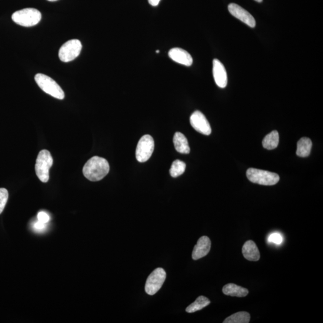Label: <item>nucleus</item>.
I'll return each instance as SVG.
<instances>
[{"instance_id": "1", "label": "nucleus", "mask_w": 323, "mask_h": 323, "mask_svg": "<svg viewBox=\"0 0 323 323\" xmlns=\"http://www.w3.org/2000/svg\"><path fill=\"white\" fill-rule=\"evenodd\" d=\"M110 165L104 158L94 156L86 163L83 168V175L91 182L101 181L109 174Z\"/></svg>"}, {"instance_id": "2", "label": "nucleus", "mask_w": 323, "mask_h": 323, "mask_svg": "<svg viewBox=\"0 0 323 323\" xmlns=\"http://www.w3.org/2000/svg\"><path fill=\"white\" fill-rule=\"evenodd\" d=\"M12 19L18 25L30 27L38 24L41 21L42 13L38 9L26 8L15 12Z\"/></svg>"}, {"instance_id": "3", "label": "nucleus", "mask_w": 323, "mask_h": 323, "mask_svg": "<svg viewBox=\"0 0 323 323\" xmlns=\"http://www.w3.org/2000/svg\"><path fill=\"white\" fill-rule=\"evenodd\" d=\"M35 81L43 91L56 99L65 98L64 92L54 80L45 75L39 74L35 76Z\"/></svg>"}, {"instance_id": "4", "label": "nucleus", "mask_w": 323, "mask_h": 323, "mask_svg": "<svg viewBox=\"0 0 323 323\" xmlns=\"http://www.w3.org/2000/svg\"><path fill=\"white\" fill-rule=\"evenodd\" d=\"M53 158L51 153L47 150H43L39 153L35 166V173L40 181L47 183L49 180V169L53 165Z\"/></svg>"}, {"instance_id": "5", "label": "nucleus", "mask_w": 323, "mask_h": 323, "mask_svg": "<svg viewBox=\"0 0 323 323\" xmlns=\"http://www.w3.org/2000/svg\"><path fill=\"white\" fill-rule=\"evenodd\" d=\"M247 176L249 181L261 185H275L279 181V176L274 172L256 168H249Z\"/></svg>"}, {"instance_id": "6", "label": "nucleus", "mask_w": 323, "mask_h": 323, "mask_svg": "<svg viewBox=\"0 0 323 323\" xmlns=\"http://www.w3.org/2000/svg\"><path fill=\"white\" fill-rule=\"evenodd\" d=\"M82 45L77 39L70 40L64 43L59 51V58L61 61L68 62L78 58L81 53Z\"/></svg>"}, {"instance_id": "7", "label": "nucleus", "mask_w": 323, "mask_h": 323, "mask_svg": "<svg viewBox=\"0 0 323 323\" xmlns=\"http://www.w3.org/2000/svg\"><path fill=\"white\" fill-rule=\"evenodd\" d=\"M155 141L152 136H142L136 149V159L139 162H145L151 158L154 151Z\"/></svg>"}, {"instance_id": "8", "label": "nucleus", "mask_w": 323, "mask_h": 323, "mask_svg": "<svg viewBox=\"0 0 323 323\" xmlns=\"http://www.w3.org/2000/svg\"><path fill=\"white\" fill-rule=\"evenodd\" d=\"M166 273L164 269L158 268L155 269L146 281L145 291L149 295H154L162 288L165 281Z\"/></svg>"}, {"instance_id": "9", "label": "nucleus", "mask_w": 323, "mask_h": 323, "mask_svg": "<svg viewBox=\"0 0 323 323\" xmlns=\"http://www.w3.org/2000/svg\"><path fill=\"white\" fill-rule=\"evenodd\" d=\"M190 122L196 131L202 134L209 135L211 134V128L208 120L202 113L195 111L190 118Z\"/></svg>"}, {"instance_id": "10", "label": "nucleus", "mask_w": 323, "mask_h": 323, "mask_svg": "<svg viewBox=\"0 0 323 323\" xmlns=\"http://www.w3.org/2000/svg\"><path fill=\"white\" fill-rule=\"evenodd\" d=\"M228 10L230 13L235 18L240 20L249 27H255L256 24L254 17L240 6L235 4V3H231L228 6Z\"/></svg>"}, {"instance_id": "11", "label": "nucleus", "mask_w": 323, "mask_h": 323, "mask_svg": "<svg viewBox=\"0 0 323 323\" xmlns=\"http://www.w3.org/2000/svg\"><path fill=\"white\" fill-rule=\"evenodd\" d=\"M212 74L214 81L219 88H225L228 85V75L222 63L217 59L213 60Z\"/></svg>"}, {"instance_id": "12", "label": "nucleus", "mask_w": 323, "mask_h": 323, "mask_svg": "<svg viewBox=\"0 0 323 323\" xmlns=\"http://www.w3.org/2000/svg\"><path fill=\"white\" fill-rule=\"evenodd\" d=\"M211 242L208 236H203L198 239L192 252V259L196 261L205 257L210 251Z\"/></svg>"}, {"instance_id": "13", "label": "nucleus", "mask_w": 323, "mask_h": 323, "mask_svg": "<svg viewBox=\"0 0 323 323\" xmlns=\"http://www.w3.org/2000/svg\"><path fill=\"white\" fill-rule=\"evenodd\" d=\"M169 57L178 64L187 66L193 64V58L189 52L182 48H172L168 52Z\"/></svg>"}, {"instance_id": "14", "label": "nucleus", "mask_w": 323, "mask_h": 323, "mask_svg": "<svg viewBox=\"0 0 323 323\" xmlns=\"http://www.w3.org/2000/svg\"><path fill=\"white\" fill-rule=\"evenodd\" d=\"M242 255L249 261H258L261 258L257 245L251 240L246 242L243 245Z\"/></svg>"}, {"instance_id": "15", "label": "nucleus", "mask_w": 323, "mask_h": 323, "mask_svg": "<svg viewBox=\"0 0 323 323\" xmlns=\"http://www.w3.org/2000/svg\"><path fill=\"white\" fill-rule=\"evenodd\" d=\"M173 142L176 151L182 154H189L191 151L187 138L181 132L175 133Z\"/></svg>"}, {"instance_id": "16", "label": "nucleus", "mask_w": 323, "mask_h": 323, "mask_svg": "<svg viewBox=\"0 0 323 323\" xmlns=\"http://www.w3.org/2000/svg\"><path fill=\"white\" fill-rule=\"evenodd\" d=\"M223 293L226 295L235 296V297H245L248 294L247 289L230 283L223 288Z\"/></svg>"}, {"instance_id": "17", "label": "nucleus", "mask_w": 323, "mask_h": 323, "mask_svg": "<svg viewBox=\"0 0 323 323\" xmlns=\"http://www.w3.org/2000/svg\"><path fill=\"white\" fill-rule=\"evenodd\" d=\"M312 146V141L309 138L303 137L300 139L298 142L296 155L299 157H308L310 155Z\"/></svg>"}, {"instance_id": "18", "label": "nucleus", "mask_w": 323, "mask_h": 323, "mask_svg": "<svg viewBox=\"0 0 323 323\" xmlns=\"http://www.w3.org/2000/svg\"><path fill=\"white\" fill-rule=\"evenodd\" d=\"M210 301L205 296H199L194 303L188 306L186 311L188 313L195 312L205 308L206 306L210 304Z\"/></svg>"}, {"instance_id": "19", "label": "nucleus", "mask_w": 323, "mask_h": 323, "mask_svg": "<svg viewBox=\"0 0 323 323\" xmlns=\"http://www.w3.org/2000/svg\"><path fill=\"white\" fill-rule=\"evenodd\" d=\"M279 144V134L276 131H273L266 135L263 140L264 148L268 150L274 149Z\"/></svg>"}, {"instance_id": "20", "label": "nucleus", "mask_w": 323, "mask_h": 323, "mask_svg": "<svg viewBox=\"0 0 323 323\" xmlns=\"http://www.w3.org/2000/svg\"><path fill=\"white\" fill-rule=\"evenodd\" d=\"M250 315L248 312L241 311L235 313L225 319L224 323H248Z\"/></svg>"}, {"instance_id": "21", "label": "nucleus", "mask_w": 323, "mask_h": 323, "mask_svg": "<svg viewBox=\"0 0 323 323\" xmlns=\"http://www.w3.org/2000/svg\"><path fill=\"white\" fill-rule=\"evenodd\" d=\"M186 168V165L184 162L180 161V160H176V161L173 162L169 173H170V175L172 177H177V176L182 175L185 172Z\"/></svg>"}, {"instance_id": "22", "label": "nucleus", "mask_w": 323, "mask_h": 323, "mask_svg": "<svg viewBox=\"0 0 323 323\" xmlns=\"http://www.w3.org/2000/svg\"><path fill=\"white\" fill-rule=\"evenodd\" d=\"M9 198V192L5 188H0V214L5 208Z\"/></svg>"}, {"instance_id": "23", "label": "nucleus", "mask_w": 323, "mask_h": 323, "mask_svg": "<svg viewBox=\"0 0 323 323\" xmlns=\"http://www.w3.org/2000/svg\"><path fill=\"white\" fill-rule=\"evenodd\" d=\"M268 241L271 244L281 245L283 242V236L279 233H273L268 236Z\"/></svg>"}, {"instance_id": "24", "label": "nucleus", "mask_w": 323, "mask_h": 323, "mask_svg": "<svg viewBox=\"0 0 323 323\" xmlns=\"http://www.w3.org/2000/svg\"><path fill=\"white\" fill-rule=\"evenodd\" d=\"M38 219L39 221L46 224L50 221L49 216L44 211L39 212Z\"/></svg>"}, {"instance_id": "25", "label": "nucleus", "mask_w": 323, "mask_h": 323, "mask_svg": "<svg viewBox=\"0 0 323 323\" xmlns=\"http://www.w3.org/2000/svg\"><path fill=\"white\" fill-rule=\"evenodd\" d=\"M46 227V224H43L38 221V222H36L34 225V228L36 230H38V231H43V230H45Z\"/></svg>"}, {"instance_id": "26", "label": "nucleus", "mask_w": 323, "mask_h": 323, "mask_svg": "<svg viewBox=\"0 0 323 323\" xmlns=\"http://www.w3.org/2000/svg\"><path fill=\"white\" fill-rule=\"evenodd\" d=\"M161 0H148L149 4L152 6H157Z\"/></svg>"}, {"instance_id": "27", "label": "nucleus", "mask_w": 323, "mask_h": 323, "mask_svg": "<svg viewBox=\"0 0 323 323\" xmlns=\"http://www.w3.org/2000/svg\"><path fill=\"white\" fill-rule=\"evenodd\" d=\"M255 1L257 2L258 3L262 2L263 0H255Z\"/></svg>"}, {"instance_id": "28", "label": "nucleus", "mask_w": 323, "mask_h": 323, "mask_svg": "<svg viewBox=\"0 0 323 323\" xmlns=\"http://www.w3.org/2000/svg\"><path fill=\"white\" fill-rule=\"evenodd\" d=\"M48 1H49V2H56V1H58V0H48Z\"/></svg>"}, {"instance_id": "29", "label": "nucleus", "mask_w": 323, "mask_h": 323, "mask_svg": "<svg viewBox=\"0 0 323 323\" xmlns=\"http://www.w3.org/2000/svg\"><path fill=\"white\" fill-rule=\"evenodd\" d=\"M156 53H159V50H158V51H156Z\"/></svg>"}]
</instances>
